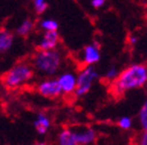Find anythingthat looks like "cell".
I'll use <instances>...</instances> for the list:
<instances>
[{"label": "cell", "instance_id": "13", "mask_svg": "<svg viewBox=\"0 0 147 145\" xmlns=\"http://www.w3.org/2000/svg\"><path fill=\"white\" fill-rule=\"evenodd\" d=\"M57 143L60 145H75L72 138V130L71 129L62 130L57 136Z\"/></svg>", "mask_w": 147, "mask_h": 145}, {"label": "cell", "instance_id": "4", "mask_svg": "<svg viewBox=\"0 0 147 145\" xmlns=\"http://www.w3.org/2000/svg\"><path fill=\"white\" fill-rule=\"evenodd\" d=\"M98 77V72L94 65H85L78 73L76 74V88L75 94L76 96H84L90 92Z\"/></svg>", "mask_w": 147, "mask_h": 145}, {"label": "cell", "instance_id": "11", "mask_svg": "<svg viewBox=\"0 0 147 145\" xmlns=\"http://www.w3.org/2000/svg\"><path fill=\"white\" fill-rule=\"evenodd\" d=\"M14 43V35L6 28H0V53L7 52Z\"/></svg>", "mask_w": 147, "mask_h": 145}, {"label": "cell", "instance_id": "14", "mask_svg": "<svg viewBox=\"0 0 147 145\" xmlns=\"http://www.w3.org/2000/svg\"><path fill=\"white\" fill-rule=\"evenodd\" d=\"M39 26L43 31H56L59 29V23L54 19H43L40 21Z\"/></svg>", "mask_w": 147, "mask_h": 145}, {"label": "cell", "instance_id": "21", "mask_svg": "<svg viewBox=\"0 0 147 145\" xmlns=\"http://www.w3.org/2000/svg\"><path fill=\"white\" fill-rule=\"evenodd\" d=\"M128 42H130V44L132 47H136L138 43H139V37L137 35H131L130 36V39H128Z\"/></svg>", "mask_w": 147, "mask_h": 145}, {"label": "cell", "instance_id": "18", "mask_svg": "<svg viewBox=\"0 0 147 145\" xmlns=\"http://www.w3.org/2000/svg\"><path fill=\"white\" fill-rule=\"evenodd\" d=\"M119 74V70L116 67V66H111L105 73V78L109 80V81H113Z\"/></svg>", "mask_w": 147, "mask_h": 145}, {"label": "cell", "instance_id": "16", "mask_svg": "<svg viewBox=\"0 0 147 145\" xmlns=\"http://www.w3.org/2000/svg\"><path fill=\"white\" fill-rule=\"evenodd\" d=\"M133 125V120L130 116H121L118 120V126L123 130H130Z\"/></svg>", "mask_w": 147, "mask_h": 145}, {"label": "cell", "instance_id": "6", "mask_svg": "<svg viewBox=\"0 0 147 145\" xmlns=\"http://www.w3.org/2000/svg\"><path fill=\"white\" fill-rule=\"evenodd\" d=\"M100 59V44L92 42L85 45L81 52V61L85 65H95Z\"/></svg>", "mask_w": 147, "mask_h": 145}, {"label": "cell", "instance_id": "1", "mask_svg": "<svg viewBox=\"0 0 147 145\" xmlns=\"http://www.w3.org/2000/svg\"><path fill=\"white\" fill-rule=\"evenodd\" d=\"M147 82V67L145 64H133L119 72L113 80L112 92L116 95H123L128 90L139 89Z\"/></svg>", "mask_w": 147, "mask_h": 145}, {"label": "cell", "instance_id": "5", "mask_svg": "<svg viewBox=\"0 0 147 145\" xmlns=\"http://www.w3.org/2000/svg\"><path fill=\"white\" fill-rule=\"evenodd\" d=\"M36 89H38V93L41 96L48 98V99H56L62 95L57 80L53 78H47L40 81L38 86H36Z\"/></svg>", "mask_w": 147, "mask_h": 145}, {"label": "cell", "instance_id": "10", "mask_svg": "<svg viewBox=\"0 0 147 145\" xmlns=\"http://www.w3.org/2000/svg\"><path fill=\"white\" fill-rule=\"evenodd\" d=\"M50 125H51L50 118L46 114H43V113L38 114V116H36V118L34 121V128H35L36 132L41 136L46 135L50 129Z\"/></svg>", "mask_w": 147, "mask_h": 145}, {"label": "cell", "instance_id": "17", "mask_svg": "<svg viewBox=\"0 0 147 145\" xmlns=\"http://www.w3.org/2000/svg\"><path fill=\"white\" fill-rule=\"evenodd\" d=\"M34 1V8L35 12L38 14H42L46 12L47 7H48V3L47 0H33Z\"/></svg>", "mask_w": 147, "mask_h": 145}, {"label": "cell", "instance_id": "15", "mask_svg": "<svg viewBox=\"0 0 147 145\" xmlns=\"http://www.w3.org/2000/svg\"><path fill=\"white\" fill-rule=\"evenodd\" d=\"M138 121H139V124L141 125V129L147 130V103L146 102L142 103L140 110H139Z\"/></svg>", "mask_w": 147, "mask_h": 145}, {"label": "cell", "instance_id": "19", "mask_svg": "<svg viewBox=\"0 0 147 145\" xmlns=\"http://www.w3.org/2000/svg\"><path fill=\"white\" fill-rule=\"evenodd\" d=\"M106 3V0H91V6L96 9L102 8Z\"/></svg>", "mask_w": 147, "mask_h": 145}, {"label": "cell", "instance_id": "20", "mask_svg": "<svg viewBox=\"0 0 147 145\" xmlns=\"http://www.w3.org/2000/svg\"><path fill=\"white\" fill-rule=\"evenodd\" d=\"M138 143H139L140 145H147V130H142L141 137H139Z\"/></svg>", "mask_w": 147, "mask_h": 145}, {"label": "cell", "instance_id": "9", "mask_svg": "<svg viewBox=\"0 0 147 145\" xmlns=\"http://www.w3.org/2000/svg\"><path fill=\"white\" fill-rule=\"evenodd\" d=\"M59 33L56 31H45L42 37L38 42L39 50H51L56 49L59 45Z\"/></svg>", "mask_w": 147, "mask_h": 145}, {"label": "cell", "instance_id": "3", "mask_svg": "<svg viewBox=\"0 0 147 145\" xmlns=\"http://www.w3.org/2000/svg\"><path fill=\"white\" fill-rule=\"evenodd\" d=\"M34 77V69L28 63H18L9 69L4 78L3 82L7 88H19L27 85Z\"/></svg>", "mask_w": 147, "mask_h": 145}, {"label": "cell", "instance_id": "2", "mask_svg": "<svg viewBox=\"0 0 147 145\" xmlns=\"http://www.w3.org/2000/svg\"><path fill=\"white\" fill-rule=\"evenodd\" d=\"M63 57L56 49L39 50L33 57V69L41 76L53 77L59 72Z\"/></svg>", "mask_w": 147, "mask_h": 145}, {"label": "cell", "instance_id": "7", "mask_svg": "<svg viewBox=\"0 0 147 145\" xmlns=\"http://www.w3.org/2000/svg\"><path fill=\"white\" fill-rule=\"evenodd\" d=\"M72 138L75 145H89L96 142L97 134L92 128L82 126L76 130H72Z\"/></svg>", "mask_w": 147, "mask_h": 145}, {"label": "cell", "instance_id": "12", "mask_svg": "<svg viewBox=\"0 0 147 145\" xmlns=\"http://www.w3.org/2000/svg\"><path fill=\"white\" fill-rule=\"evenodd\" d=\"M35 28V22L32 19H25L16 28V34L21 36V37H26L28 36Z\"/></svg>", "mask_w": 147, "mask_h": 145}, {"label": "cell", "instance_id": "8", "mask_svg": "<svg viewBox=\"0 0 147 145\" xmlns=\"http://www.w3.org/2000/svg\"><path fill=\"white\" fill-rule=\"evenodd\" d=\"M62 94H72L76 88V73L72 71H65L56 79Z\"/></svg>", "mask_w": 147, "mask_h": 145}]
</instances>
